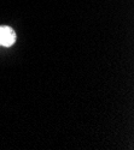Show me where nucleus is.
<instances>
[{
	"mask_svg": "<svg viewBox=\"0 0 134 150\" xmlns=\"http://www.w3.org/2000/svg\"><path fill=\"white\" fill-rule=\"evenodd\" d=\"M16 41V34L10 27H0V46L10 47Z\"/></svg>",
	"mask_w": 134,
	"mask_h": 150,
	"instance_id": "obj_1",
	"label": "nucleus"
}]
</instances>
